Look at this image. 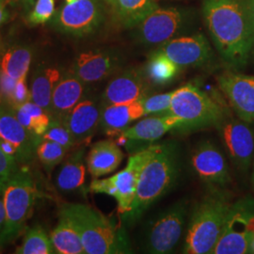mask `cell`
<instances>
[{"instance_id":"ab89813d","label":"cell","mask_w":254,"mask_h":254,"mask_svg":"<svg viewBox=\"0 0 254 254\" xmlns=\"http://www.w3.org/2000/svg\"><path fill=\"white\" fill-rule=\"evenodd\" d=\"M5 221V209H4V203L3 200H0V230L4 225Z\"/></svg>"},{"instance_id":"d4e9b609","label":"cell","mask_w":254,"mask_h":254,"mask_svg":"<svg viewBox=\"0 0 254 254\" xmlns=\"http://www.w3.org/2000/svg\"><path fill=\"white\" fill-rule=\"evenodd\" d=\"M50 238L54 247L55 254H86L78 232L72 222L64 216L59 215V222Z\"/></svg>"},{"instance_id":"ffe728a7","label":"cell","mask_w":254,"mask_h":254,"mask_svg":"<svg viewBox=\"0 0 254 254\" xmlns=\"http://www.w3.org/2000/svg\"><path fill=\"white\" fill-rule=\"evenodd\" d=\"M181 119L172 112L152 115L132 127H127L118 136V144L127 142H154L181 126Z\"/></svg>"},{"instance_id":"f1b7e54d","label":"cell","mask_w":254,"mask_h":254,"mask_svg":"<svg viewBox=\"0 0 254 254\" xmlns=\"http://www.w3.org/2000/svg\"><path fill=\"white\" fill-rule=\"evenodd\" d=\"M180 67L166 55L155 50L146 64L145 74L148 80L154 85H166L176 77Z\"/></svg>"},{"instance_id":"3957f363","label":"cell","mask_w":254,"mask_h":254,"mask_svg":"<svg viewBox=\"0 0 254 254\" xmlns=\"http://www.w3.org/2000/svg\"><path fill=\"white\" fill-rule=\"evenodd\" d=\"M59 215L68 218L81 237L87 254L131 253L126 231L98 210L82 203H64Z\"/></svg>"},{"instance_id":"2e32d148","label":"cell","mask_w":254,"mask_h":254,"mask_svg":"<svg viewBox=\"0 0 254 254\" xmlns=\"http://www.w3.org/2000/svg\"><path fill=\"white\" fill-rule=\"evenodd\" d=\"M101 19L102 9L97 0H77L64 6L59 12L56 23L62 31L82 36L98 27Z\"/></svg>"},{"instance_id":"ac0fdd59","label":"cell","mask_w":254,"mask_h":254,"mask_svg":"<svg viewBox=\"0 0 254 254\" xmlns=\"http://www.w3.org/2000/svg\"><path fill=\"white\" fill-rule=\"evenodd\" d=\"M121 64L118 55L108 50H90L78 55L71 73L85 84L102 81L114 73Z\"/></svg>"},{"instance_id":"277c9868","label":"cell","mask_w":254,"mask_h":254,"mask_svg":"<svg viewBox=\"0 0 254 254\" xmlns=\"http://www.w3.org/2000/svg\"><path fill=\"white\" fill-rule=\"evenodd\" d=\"M232 205L227 193L222 189H210L192 212L183 253L212 254Z\"/></svg>"},{"instance_id":"603a6c76","label":"cell","mask_w":254,"mask_h":254,"mask_svg":"<svg viewBox=\"0 0 254 254\" xmlns=\"http://www.w3.org/2000/svg\"><path fill=\"white\" fill-rule=\"evenodd\" d=\"M124 159L118 143L113 140H100L91 146L86 158L87 168L93 178H100L115 172Z\"/></svg>"},{"instance_id":"9a60e30c","label":"cell","mask_w":254,"mask_h":254,"mask_svg":"<svg viewBox=\"0 0 254 254\" xmlns=\"http://www.w3.org/2000/svg\"><path fill=\"white\" fill-rule=\"evenodd\" d=\"M181 68L200 67L209 64L214 55L202 34L176 37L157 49Z\"/></svg>"},{"instance_id":"74e56055","label":"cell","mask_w":254,"mask_h":254,"mask_svg":"<svg viewBox=\"0 0 254 254\" xmlns=\"http://www.w3.org/2000/svg\"><path fill=\"white\" fill-rule=\"evenodd\" d=\"M0 148H1V150L5 154L10 155V156H13L15 158V156H16V150H15L14 146L12 145L10 142L0 138Z\"/></svg>"},{"instance_id":"7dc6e473","label":"cell","mask_w":254,"mask_h":254,"mask_svg":"<svg viewBox=\"0 0 254 254\" xmlns=\"http://www.w3.org/2000/svg\"><path fill=\"white\" fill-rule=\"evenodd\" d=\"M30 2H32V0H30Z\"/></svg>"},{"instance_id":"f35d334b","label":"cell","mask_w":254,"mask_h":254,"mask_svg":"<svg viewBox=\"0 0 254 254\" xmlns=\"http://www.w3.org/2000/svg\"><path fill=\"white\" fill-rule=\"evenodd\" d=\"M246 1H247V6H248V9L250 12V16H251L254 31V0H246Z\"/></svg>"},{"instance_id":"cb8c5ba5","label":"cell","mask_w":254,"mask_h":254,"mask_svg":"<svg viewBox=\"0 0 254 254\" xmlns=\"http://www.w3.org/2000/svg\"><path fill=\"white\" fill-rule=\"evenodd\" d=\"M85 154L86 148L80 147L65 160L57 177V186L61 190H75L85 184Z\"/></svg>"},{"instance_id":"9c48e42d","label":"cell","mask_w":254,"mask_h":254,"mask_svg":"<svg viewBox=\"0 0 254 254\" xmlns=\"http://www.w3.org/2000/svg\"><path fill=\"white\" fill-rule=\"evenodd\" d=\"M189 203L180 200L154 218L146 234L145 249L150 254H169L181 239Z\"/></svg>"},{"instance_id":"5bb4252c","label":"cell","mask_w":254,"mask_h":254,"mask_svg":"<svg viewBox=\"0 0 254 254\" xmlns=\"http://www.w3.org/2000/svg\"><path fill=\"white\" fill-rule=\"evenodd\" d=\"M0 138L7 140L16 150L15 159L21 165L31 163L37 156L42 137L23 127L10 106H0Z\"/></svg>"},{"instance_id":"7bdbcfd3","label":"cell","mask_w":254,"mask_h":254,"mask_svg":"<svg viewBox=\"0 0 254 254\" xmlns=\"http://www.w3.org/2000/svg\"><path fill=\"white\" fill-rule=\"evenodd\" d=\"M74 1H77V0H66L67 3H72V2H74Z\"/></svg>"},{"instance_id":"5b68a950","label":"cell","mask_w":254,"mask_h":254,"mask_svg":"<svg viewBox=\"0 0 254 254\" xmlns=\"http://www.w3.org/2000/svg\"><path fill=\"white\" fill-rule=\"evenodd\" d=\"M172 114L181 119L180 131H193L218 127L233 111L219 95H210L199 87L188 84L173 91Z\"/></svg>"},{"instance_id":"7c38bea8","label":"cell","mask_w":254,"mask_h":254,"mask_svg":"<svg viewBox=\"0 0 254 254\" xmlns=\"http://www.w3.org/2000/svg\"><path fill=\"white\" fill-rule=\"evenodd\" d=\"M191 165L198 177L210 189H223L231 182L226 158L211 141H202L194 148Z\"/></svg>"},{"instance_id":"d6a6232c","label":"cell","mask_w":254,"mask_h":254,"mask_svg":"<svg viewBox=\"0 0 254 254\" xmlns=\"http://www.w3.org/2000/svg\"><path fill=\"white\" fill-rule=\"evenodd\" d=\"M42 138L55 141L68 150H71L73 147L77 146L64 121L59 119L51 118L48 128L46 129V133L42 136Z\"/></svg>"},{"instance_id":"836d02e7","label":"cell","mask_w":254,"mask_h":254,"mask_svg":"<svg viewBox=\"0 0 254 254\" xmlns=\"http://www.w3.org/2000/svg\"><path fill=\"white\" fill-rule=\"evenodd\" d=\"M173 91L159 93L154 95H147L140 100L144 115H157L171 112V105Z\"/></svg>"},{"instance_id":"60d3db41","label":"cell","mask_w":254,"mask_h":254,"mask_svg":"<svg viewBox=\"0 0 254 254\" xmlns=\"http://www.w3.org/2000/svg\"><path fill=\"white\" fill-rule=\"evenodd\" d=\"M7 19V12L4 9V6L0 3V26L6 21Z\"/></svg>"},{"instance_id":"4fadbf2b","label":"cell","mask_w":254,"mask_h":254,"mask_svg":"<svg viewBox=\"0 0 254 254\" xmlns=\"http://www.w3.org/2000/svg\"><path fill=\"white\" fill-rule=\"evenodd\" d=\"M217 80L236 116L249 124L254 122V75L227 71L219 74Z\"/></svg>"},{"instance_id":"ee69618b","label":"cell","mask_w":254,"mask_h":254,"mask_svg":"<svg viewBox=\"0 0 254 254\" xmlns=\"http://www.w3.org/2000/svg\"><path fill=\"white\" fill-rule=\"evenodd\" d=\"M253 184H254V174H253Z\"/></svg>"},{"instance_id":"e0dca14e","label":"cell","mask_w":254,"mask_h":254,"mask_svg":"<svg viewBox=\"0 0 254 254\" xmlns=\"http://www.w3.org/2000/svg\"><path fill=\"white\" fill-rule=\"evenodd\" d=\"M149 82L145 72L137 69L126 70L109 81L102 95L101 106L142 100L149 95Z\"/></svg>"},{"instance_id":"f546056e","label":"cell","mask_w":254,"mask_h":254,"mask_svg":"<svg viewBox=\"0 0 254 254\" xmlns=\"http://www.w3.org/2000/svg\"><path fill=\"white\" fill-rule=\"evenodd\" d=\"M32 53L27 47H12L1 60V72L9 77L18 80L27 76Z\"/></svg>"},{"instance_id":"4dcf8cb0","label":"cell","mask_w":254,"mask_h":254,"mask_svg":"<svg viewBox=\"0 0 254 254\" xmlns=\"http://www.w3.org/2000/svg\"><path fill=\"white\" fill-rule=\"evenodd\" d=\"M17 254H55L51 238L40 225H35L27 230L23 244L16 249Z\"/></svg>"},{"instance_id":"52a82bcc","label":"cell","mask_w":254,"mask_h":254,"mask_svg":"<svg viewBox=\"0 0 254 254\" xmlns=\"http://www.w3.org/2000/svg\"><path fill=\"white\" fill-rule=\"evenodd\" d=\"M152 150L153 145H150L132 154L128 158L127 167L110 177L94 178L91 181L90 191L113 197L117 201L119 213L127 216L133 207L139 173Z\"/></svg>"},{"instance_id":"8d00e7d4","label":"cell","mask_w":254,"mask_h":254,"mask_svg":"<svg viewBox=\"0 0 254 254\" xmlns=\"http://www.w3.org/2000/svg\"><path fill=\"white\" fill-rule=\"evenodd\" d=\"M28 101H31V92L27 88V76H25L16 81L14 91L8 105L11 108H15Z\"/></svg>"},{"instance_id":"d6986e66","label":"cell","mask_w":254,"mask_h":254,"mask_svg":"<svg viewBox=\"0 0 254 254\" xmlns=\"http://www.w3.org/2000/svg\"><path fill=\"white\" fill-rule=\"evenodd\" d=\"M102 106L91 97H84L65 117L64 123L77 145H86L100 125Z\"/></svg>"},{"instance_id":"8fae6325","label":"cell","mask_w":254,"mask_h":254,"mask_svg":"<svg viewBox=\"0 0 254 254\" xmlns=\"http://www.w3.org/2000/svg\"><path fill=\"white\" fill-rule=\"evenodd\" d=\"M216 128L230 159L238 169L247 171L254 154V131L249 123L235 117L232 111Z\"/></svg>"},{"instance_id":"e575fe53","label":"cell","mask_w":254,"mask_h":254,"mask_svg":"<svg viewBox=\"0 0 254 254\" xmlns=\"http://www.w3.org/2000/svg\"><path fill=\"white\" fill-rule=\"evenodd\" d=\"M17 171L18 162L16 159L5 154L0 148V195L3 194L8 182Z\"/></svg>"},{"instance_id":"484cf974","label":"cell","mask_w":254,"mask_h":254,"mask_svg":"<svg viewBox=\"0 0 254 254\" xmlns=\"http://www.w3.org/2000/svg\"><path fill=\"white\" fill-rule=\"evenodd\" d=\"M62 79L60 70L48 67L37 72L31 84V101L50 114L51 99L56 85Z\"/></svg>"},{"instance_id":"6da1fadb","label":"cell","mask_w":254,"mask_h":254,"mask_svg":"<svg viewBox=\"0 0 254 254\" xmlns=\"http://www.w3.org/2000/svg\"><path fill=\"white\" fill-rule=\"evenodd\" d=\"M205 25L221 59L230 67L245 66L254 46V31L246 0H204Z\"/></svg>"},{"instance_id":"b9f144b4","label":"cell","mask_w":254,"mask_h":254,"mask_svg":"<svg viewBox=\"0 0 254 254\" xmlns=\"http://www.w3.org/2000/svg\"><path fill=\"white\" fill-rule=\"evenodd\" d=\"M249 254H254V236L251 241V244H250V249H249Z\"/></svg>"},{"instance_id":"30bf717a","label":"cell","mask_w":254,"mask_h":254,"mask_svg":"<svg viewBox=\"0 0 254 254\" xmlns=\"http://www.w3.org/2000/svg\"><path fill=\"white\" fill-rule=\"evenodd\" d=\"M190 14L178 8H156L136 27V39L148 46H161L184 32Z\"/></svg>"},{"instance_id":"d590c367","label":"cell","mask_w":254,"mask_h":254,"mask_svg":"<svg viewBox=\"0 0 254 254\" xmlns=\"http://www.w3.org/2000/svg\"><path fill=\"white\" fill-rule=\"evenodd\" d=\"M55 11V0H37L35 7L29 15V22L40 25L52 17Z\"/></svg>"},{"instance_id":"44dd1931","label":"cell","mask_w":254,"mask_h":254,"mask_svg":"<svg viewBox=\"0 0 254 254\" xmlns=\"http://www.w3.org/2000/svg\"><path fill=\"white\" fill-rule=\"evenodd\" d=\"M145 116L140 101L102 107L100 125L109 136H118L131 124Z\"/></svg>"},{"instance_id":"83f0119b","label":"cell","mask_w":254,"mask_h":254,"mask_svg":"<svg viewBox=\"0 0 254 254\" xmlns=\"http://www.w3.org/2000/svg\"><path fill=\"white\" fill-rule=\"evenodd\" d=\"M12 109L23 127L35 136L40 137L44 136L51 121V116L46 109L32 101L26 102Z\"/></svg>"},{"instance_id":"4316f807","label":"cell","mask_w":254,"mask_h":254,"mask_svg":"<svg viewBox=\"0 0 254 254\" xmlns=\"http://www.w3.org/2000/svg\"><path fill=\"white\" fill-rule=\"evenodd\" d=\"M112 5L120 21L127 27H136L157 8L155 0H112Z\"/></svg>"},{"instance_id":"bcb514c9","label":"cell","mask_w":254,"mask_h":254,"mask_svg":"<svg viewBox=\"0 0 254 254\" xmlns=\"http://www.w3.org/2000/svg\"><path fill=\"white\" fill-rule=\"evenodd\" d=\"M0 100H1V95H0Z\"/></svg>"},{"instance_id":"1f68e13d","label":"cell","mask_w":254,"mask_h":254,"mask_svg":"<svg viewBox=\"0 0 254 254\" xmlns=\"http://www.w3.org/2000/svg\"><path fill=\"white\" fill-rule=\"evenodd\" d=\"M68 151V149L55 141L42 138L37 148V156L49 173L64 160Z\"/></svg>"},{"instance_id":"7402d4cb","label":"cell","mask_w":254,"mask_h":254,"mask_svg":"<svg viewBox=\"0 0 254 254\" xmlns=\"http://www.w3.org/2000/svg\"><path fill=\"white\" fill-rule=\"evenodd\" d=\"M86 84L73 73L62 77L55 87L51 99V118L64 117L85 97Z\"/></svg>"},{"instance_id":"ba28073f","label":"cell","mask_w":254,"mask_h":254,"mask_svg":"<svg viewBox=\"0 0 254 254\" xmlns=\"http://www.w3.org/2000/svg\"><path fill=\"white\" fill-rule=\"evenodd\" d=\"M254 236V200L244 198L233 203L226 224L212 254H249Z\"/></svg>"},{"instance_id":"f6af8a7d","label":"cell","mask_w":254,"mask_h":254,"mask_svg":"<svg viewBox=\"0 0 254 254\" xmlns=\"http://www.w3.org/2000/svg\"><path fill=\"white\" fill-rule=\"evenodd\" d=\"M109 3H110V4H112V0H107Z\"/></svg>"},{"instance_id":"7a4b0ae2","label":"cell","mask_w":254,"mask_h":254,"mask_svg":"<svg viewBox=\"0 0 254 254\" xmlns=\"http://www.w3.org/2000/svg\"><path fill=\"white\" fill-rule=\"evenodd\" d=\"M180 152L173 141L153 144L152 153L139 173L136 197L128 221H136L154 201L170 190L180 173Z\"/></svg>"},{"instance_id":"8992f818","label":"cell","mask_w":254,"mask_h":254,"mask_svg":"<svg viewBox=\"0 0 254 254\" xmlns=\"http://www.w3.org/2000/svg\"><path fill=\"white\" fill-rule=\"evenodd\" d=\"M3 196L5 221L0 230V247L11 244L26 230L37 197V187L31 174L19 170L8 182Z\"/></svg>"}]
</instances>
